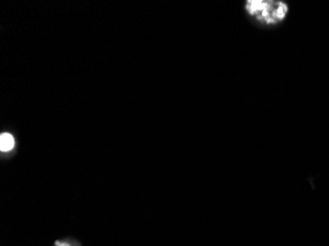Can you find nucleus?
<instances>
[{
  "label": "nucleus",
  "instance_id": "obj_1",
  "mask_svg": "<svg viewBox=\"0 0 329 246\" xmlns=\"http://www.w3.org/2000/svg\"><path fill=\"white\" fill-rule=\"evenodd\" d=\"M246 15L260 28H274L281 25L289 14L290 8L283 0H246Z\"/></svg>",
  "mask_w": 329,
  "mask_h": 246
},
{
  "label": "nucleus",
  "instance_id": "obj_2",
  "mask_svg": "<svg viewBox=\"0 0 329 246\" xmlns=\"http://www.w3.org/2000/svg\"><path fill=\"white\" fill-rule=\"evenodd\" d=\"M15 140L9 133H2L0 136V150L2 152H9L14 148Z\"/></svg>",
  "mask_w": 329,
  "mask_h": 246
}]
</instances>
